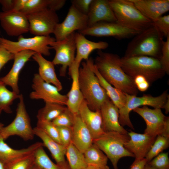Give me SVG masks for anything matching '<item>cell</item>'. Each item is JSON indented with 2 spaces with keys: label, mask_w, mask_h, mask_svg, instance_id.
Returning <instances> with one entry per match:
<instances>
[{
  "label": "cell",
  "mask_w": 169,
  "mask_h": 169,
  "mask_svg": "<svg viewBox=\"0 0 169 169\" xmlns=\"http://www.w3.org/2000/svg\"><path fill=\"white\" fill-rule=\"evenodd\" d=\"M83 169H110L107 165L105 166L88 165Z\"/></svg>",
  "instance_id": "816d5d0a"
},
{
  "label": "cell",
  "mask_w": 169,
  "mask_h": 169,
  "mask_svg": "<svg viewBox=\"0 0 169 169\" xmlns=\"http://www.w3.org/2000/svg\"><path fill=\"white\" fill-rule=\"evenodd\" d=\"M147 163L156 169H169L168 153L162 152Z\"/></svg>",
  "instance_id": "ab89813d"
},
{
  "label": "cell",
  "mask_w": 169,
  "mask_h": 169,
  "mask_svg": "<svg viewBox=\"0 0 169 169\" xmlns=\"http://www.w3.org/2000/svg\"><path fill=\"white\" fill-rule=\"evenodd\" d=\"M110 5L116 22L140 33L152 25V22L144 16L130 0H110Z\"/></svg>",
  "instance_id": "5b68a950"
},
{
  "label": "cell",
  "mask_w": 169,
  "mask_h": 169,
  "mask_svg": "<svg viewBox=\"0 0 169 169\" xmlns=\"http://www.w3.org/2000/svg\"><path fill=\"white\" fill-rule=\"evenodd\" d=\"M147 162L145 158L134 164H132L130 169H143Z\"/></svg>",
  "instance_id": "681fc988"
},
{
  "label": "cell",
  "mask_w": 169,
  "mask_h": 169,
  "mask_svg": "<svg viewBox=\"0 0 169 169\" xmlns=\"http://www.w3.org/2000/svg\"><path fill=\"white\" fill-rule=\"evenodd\" d=\"M152 22L169 10V0H130Z\"/></svg>",
  "instance_id": "7402d4cb"
},
{
  "label": "cell",
  "mask_w": 169,
  "mask_h": 169,
  "mask_svg": "<svg viewBox=\"0 0 169 169\" xmlns=\"http://www.w3.org/2000/svg\"><path fill=\"white\" fill-rule=\"evenodd\" d=\"M87 16L88 27L101 22H116L108 0H93Z\"/></svg>",
  "instance_id": "44dd1931"
},
{
  "label": "cell",
  "mask_w": 169,
  "mask_h": 169,
  "mask_svg": "<svg viewBox=\"0 0 169 169\" xmlns=\"http://www.w3.org/2000/svg\"><path fill=\"white\" fill-rule=\"evenodd\" d=\"M28 0H14L13 9L11 11L20 12L24 7Z\"/></svg>",
  "instance_id": "c3c4849f"
},
{
  "label": "cell",
  "mask_w": 169,
  "mask_h": 169,
  "mask_svg": "<svg viewBox=\"0 0 169 169\" xmlns=\"http://www.w3.org/2000/svg\"><path fill=\"white\" fill-rule=\"evenodd\" d=\"M19 99L15 118L9 125L0 129V138L4 140L11 136H17L27 141L33 140L35 136L22 94Z\"/></svg>",
  "instance_id": "52a82bcc"
},
{
  "label": "cell",
  "mask_w": 169,
  "mask_h": 169,
  "mask_svg": "<svg viewBox=\"0 0 169 169\" xmlns=\"http://www.w3.org/2000/svg\"><path fill=\"white\" fill-rule=\"evenodd\" d=\"M169 146V138L161 135L157 136L145 158L147 162L168 148Z\"/></svg>",
  "instance_id": "e575fe53"
},
{
  "label": "cell",
  "mask_w": 169,
  "mask_h": 169,
  "mask_svg": "<svg viewBox=\"0 0 169 169\" xmlns=\"http://www.w3.org/2000/svg\"><path fill=\"white\" fill-rule=\"evenodd\" d=\"M161 64L167 74H169V36L163 41L161 49V57L159 59Z\"/></svg>",
  "instance_id": "60d3db41"
},
{
  "label": "cell",
  "mask_w": 169,
  "mask_h": 169,
  "mask_svg": "<svg viewBox=\"0 0 169 169\" xmlns=\"http://www.w3.org/2000/svg\"><path fill=\"white\" fill-rule=\"evenodd\" d=\"M161 135L169 138V117L166 116L163 130Z\"/></svg>",
  "instance_id": "f907efd6"
},
{
  "label": "cell",
  "mask_w": 169,
  "mask_h": 169,
  "mask_svg": "<svg viewBox=\"0 0 169 169\" xmlns=\"http://www.w3.org/2000/svg\"><path fill=\"white\" fill-rule=\"evenodd\" d=\"M100 110L102 118V128L105 132L114 131L128 134V131L119 121V109L109 99L101 106Z\"/></svg>",
  "instance_id": "d6986e66"
},
{
  "label": "cell",
  "mask_w": 169,
  "mask_h": 169,
  "mask_svg": "<svg viewBox=\"0 0 169 169\" xmlns=\"http://www.w3.org/2000/svg\"><path fill=\"white\" fill-rule=\"evenodd\" d=\"M26 16L29 23V32L35 36H49L53 33L59 22L56 11L49 8Z\"/></svg>",
  "instance_id": "8fae6325"
},
{
  "label": "cell",
  "mask_w": 169,
  "mask_h": 169,
  "mask_svg": "<svg viewBox=\"0 0 169 169\" xmlns=\"http://www.w3.org/2000/svg\"><path fill=\"white\" fill-rule=\"evenodd\" d=\"M126 95L125 105L119 110V121L122 126H127L132 129H134V127L129 116L130 113L132 110L141 106L148 105L154 108H163L169 97L167 90L156 97L150 95H144L142 96L137 97L126 93Z\"/></svg>",
  "instance_id": "ba28073f"
},
{
  "label": "cell",
  "mask_w": 169,
  "mask_h": 169,
  "mask_svg": "<svg viewBox=\"0 0 169 169\" xmlns=\"http://www.w3.org/2000/svg\"><path fill=\"white\" fill-rule=\"evenodd\" d=\"M78 32L84 36L112 37L119 40L128 38L139 33L116 22H98Z\"/></svg>",
  "instance_id": "4fadbf2b"
},
{
  "label": "cell",
  "mask_w": 169,
  "mask_h": 169,
  "mask_svg": "<svg viewBox=\"0 0 169 169\" xmlns=\"http://www.w3.org/2000/svg\"><path fill=\"white\" fill-rule=\"evenodd\" d=\"M163 37L152 25L134 36L128 44L123 57L144 56L159 59Z\"/></svg>",
  "instance_id": "7a4b0ae2"
},
{
  "label": "cell",
  "mask_w": 169,
  "mask_h": 169,
  "mask_svg": "<svg viewBox=\"0 0 169 169\" xmlns=\"http://www.w3.org/2000/svg\"><path fill=\"white\" fill-rule=\"evenodd\" d=\"M32 87L33 91L29 94L30 99L66 105L68 100L66 95L61 94L56 86L43 80L38 73L34 75Z\"/></svg>",
  "instance_id": "5bb4252c"
},
{
  "label": "cell",
  "mask_w": 169,
  "mask_h": 169,
  "mask_svg": "<svg viewBox=\"0 0 169 169\" xmlns=\"http://www.w3.org/2000/svg\"><path fill=\"white\" fill-rule=\"evenodd\" d=\"M34 154L4 165L5 169H30L35 163Z\"/></svg>",
  "instance_id": "74e56055"
},
{
  "label": "cell",
  "mask_w": 169,
  "mask_h": 169,
  "mask_svg": "<svg viewBox=\"0 0 169 169\" xmlns=\"http://www.w3.org/2000/svg\"><path fill=\"white\" fill-rule=\"evenodd\" d=\"M2 111H1V110H0V115L1 114V113H2Z\"/></svg>",
  "instance_id": "680465c9"
},
{
  "label": "cell",
  "mask_w": 169,
  "mask_h": 169,
  "mask_svg": "<svg viewBox=\"0 0 169 169\" xmlns=\"http://www.w3.org/2000/svg\"><path fill=\"white\" fill-rule=\"evenodd\" d=\"M80 63L74 60L69 68V74L72 79L71 88L66 96L67 107L74 114L79 113L80 106L84 99L79 83V71Z\"/></svg>",
  "instance_id": "603a6c76"
},
{
  "label": "cell",
  "mask_w": 169,
  "mask_h": 169,
  "mask_svg": "<svg viewBox=\"0 0 169 169\" xmlns=\"http://www.w3.org/2000/svg\"><path fill=\"white\" fill-rule=\"evenodd\" d=\"M133 80L137 89L141 91H146L149 87L150 83L142 75H137Z\"/></svg>",
  "instance_id": "bcb514c9"
},
{
  "label": "cell",
  "mask_w": 169,
  "mask_h": 169,
  "mask_svg": "<svg viewBox=\"0 0 169 169\" xmlns=\"http://www.w3.org/2000/svg\"><path fill=\"white\" fill-rule=\"evenodd\" d=\"M36 52L30 50H24L14 54V62L8 73L0 79L6 86H10L12 91L19 94L18 81L20 72L30 58Z\"/></svg>",
  "instance_id": "ac0fdd59"
},
{
  "label": "cell",
  "mask_w": 169,
  "mask_h": 169,
  "mask_svg": "<svg viewBox=\"0 0 169 169\" xmlns=\"http://www.w3.org/2000/svg\"><path fill=\"white\" fill-rule=\"evenodd\" d=\"M128 134L130 139L125 143L124 147L134 155L135 159L132 164H134L145 158L156 137L132 131L128 132Z\"/></svg>",
  "instance_id": "e0dca14e"
},
{
  "label": "cell",
  "mask_w": 169,
  "mask_h": 169,
  "mask_svg": "<svg viewBox=\"0 0 169 169\" xmlns=\"http://www.w3.org/2000/svg\"><path fill=\"white\" fill-rule=\"evenodd\" d=\"M32 57L38 65V74L40 77L45 82L56 86L59 91L61 90L62 85L57 76L54 65L52 62L46 59L42 54L38 53H36Z\"/></svg>",
  "instance_id": "4316f807"
},
{
  "label": "cell",
  "mask_w": 169,
  "mask_h": 169,
  "mask_svg": "<svg viewBox=\"0 0 169 169\" xmlns=\"http://www.w3.org/2000/svg\"><path fill=\"white\" fill-rule=\"evenodd\" d=\"M65 156L70 169H83L87 166L84 154L72 143L66 147Z\"/></svg>",
  "instance_id": "4dcf8cb0"
},
{
  "label": "cell",
  "mask_w": 169,
  "mask_h": 169,
  "mask_svg": "<svg viewBox=\"0 0 169 169\" xmlns=\"http://www.w3.org/2000/svg\"><path fill=\"white\" fill-rule=\"evenodd\" d=\"M75 32L70 34L64 39L55 41L50 46L55 51V55L52 62L54 65H62L59 69L61 76H65L66 70L69 68L74 61L76 50Z\"/></svg>",
  "instance_id": "30bf717a"
},
{
  "label": "cell",
  "mask_w": 169,
  "mask_h": 169,
  "mask_svg": "<svg viewBox=\"0 0 169 169\" xmlns=\"http://www.w3.org/2000/svg\"><path fill=\"white\" fill-rule=\"evenodd\" d=\"M154 26L163 36L167 38L169 36V15L162 16L152 22Z\"/></svg>",
  "instance_id": "b9f144b4"
},
{
  "label": "cell",
  "mask_w": 169,
  "mask_h": 169,
  "mask_svg": "<svg viewBox=\"0 0 169 169\" xmlns=\"http://www.w3.org/2000/svg\"><path fill=\"white\" fill-rule=\"evenodd\" d=\"M0 33H1V32H0Z\"/></svg>",
  "instance_id": "91938a15"
},
{
  "label": "cell",
  "mask_w": 169,
  "mask_h": 169,
  "mask_svg": "<svg viewBox=\"0 0 169 169\" xmlns=\"http://www.w3.org/2000/svg\"><path fill=\"white\" fill-rule=\"evenodd\" d=\"M0 23L3 29L10 36H19L29 32L27 16L21 12H0Z\"/></svg>",
  "instance_id": "9a60e30c"
},
{
  "label": "cell",
  "mask_w": 169,
  "mask_h": 169,
  "mask_svg": "<svg viewBox=\"0 0 169 169\" xmlns=\"http://www.w3.org/2000/svg\"><path fill=\"white\" fill-rule=\"evenodd\" d=\"M36 127L43 131L54 140L62 144L58 128L51 121L38 120Z\"/></svg>",
  "instance_id": "8d00e7d4"
},
{
  "label": "cell",
  "mask_w": 169,
  "mask_h": 169,
  "mask_svg": "<svg viewBox=\"0 0 169 169\" xmlns=\"http://www.w3.org/2000/svg\"><path fill=\"white\" fill-rule=\"evenodd\" d=\"M94 63L101 75L108 83L125 93L136 96L138 90L134 80L123 70L119 55L99 50Z\"/></svg>",
  "instance_id": "6da1fadb"
},
{
  "label": "cell",
  "mask_w": 169,
  "mask_h": 169,
  "mask_svg": "<svg viewBox=\"0 0 169 169\" xmlns=\"http://www.w3.org/2000/svg\"><path fill=\"white\" fill-rule=\"evenodd\" d=\"M20 95L8 90L0 79V110L8 114L12 113L11 106L15 100L19 99Z\"/></svg>",
  "instance_id": "836d02e7"
},
{
  "label": "cell",
  "mask_w": 169,
  "mask_h": 169,
  "mask_svg": "<svg viewBox=\"0 0 169 169\" xmlns=\"http://www.w3.org/2000/svg\"><path fill=\"white\" fill-rule=\"evenodd\" d=\"M87 60L91 69L97 77L100 85L105 91L110 100L119 110L121 109L126 102V93L108 83L99 73L94 64L93 59L90 58Z\"/></svg>",
  "instance_id": "83f0119b"
},
{
  "label": "cell",
  "mask_w": 169,
  "mask_h": 169,
  "mask_svg": "<svg viewBox=\"0 0 169 169\" xmlns=\"http://www.w3.org/2000/svg\"><path fill=\"white\" fill-rule=\"evenodd\" d=\"M74 115L67 107L62 113L51 122L57 127H72L74 123Z\"/></svg>",
  "instance_id": "f35d334b"
},
{
  "label": "cell",
  "mask_w": 169,
  "mask_h": 169,
  "mask_svg": "<svg viewBox=\"0 0 169 169\" xmlns=\"http://www.w3.org/2000/svg\"><path fill=\"white\" fill-rule=\"evenodd\" d=\"M59 134L61 142L66 147L72 143V127L66 126L57 127Z\"/></svg>",
  "instance_id": "7bdbcfd3"
},
{
  "label": "cell",
  "mask_w": 169,
  "mask_h": 169,
  "mask_svg": "<svg viewBox=\"0 0 169 169\" xmlns=\"http://www.w3.org/2000/svg\"><path fill=\"white\" fill-rule=\"evenodd\" d=\"M130 139L128 134L108 132L94 140L93 143L97 146L110 159L114 169H119L117 164L120 159L125 157H134V155L124 147L125 144Z\"/></svg>",
  "instance_id": "8992f818"
},
{
  "label": "cell",
  "mask_w": 169,
  "mask_h": 169,
  "mask_svg": "<svg viewBox=\"0 0 169 169\" xmlns=\"http://www.w3.org/2000/svg\"><path fill=\"white\" fill-rule=\"evenodd\" d=\"M133 110L141 116L146 123L144 133L155 137L161 135L166 116L163 113L161 109H151L147 106H144Z\"/></svg>",
  "instance_id": "2e32d148"
},
{
  "label": "cell",
  "mask_w": 169,
  "mask_h": 169,
  "mask_svg": "<svg viewBox=\"0 0 169 169\" xmlns=\"http://www.w3.org/2000/svg\"><path fill=\"white\" fill-rule=\"evenodd\" d=\"M72 130V143L81 152L84 151L93 143L91 134L79 113L75 115Z\"/></svg>",
  "instance_id": "cb8c5ba5"
},
{
  "label": "cell",
  "mask_w": 169,
  "mask_h": 169,
  "mask_svg": "<svg viewBox=\"0 0 169 169\" xmlns=\"http://www.w3.org/2000/svg\"><path fill=\"white\" fill-rule=\"evenodd\" d=\"M121 67L133 79L138 75L144 76L150 84L162 78L166 74L159 59L147 56L121 58Z\"/></svg>",
  "instance_id": "277c9868"
},
{
  "label": "cell",
  "mask_w": 169,
  "mask_h": 169,
  "mask_svg": "<svg viewBox=\"0 0 169 169\" xmlns=\"http://www.w3.org/2000/svg\"><path fill=\"white\" fill-rule=\"evenodd\" d=\"M143 169H156L149 165L147 163L146 164Z\"/></svg>",
  "instance_id": "11a10c76"
},
{
  "label": "cell",
  "mask_w": 169,
  "mask_h": 169,
  "mask_svg": "<svg viewBox=\"0 0 169 169\" xmlns=\"http://www.w3.org/2000/svg\"><path fill=\"white\" fill-rule=\"evenodd\" d=\"M45 105L38 111L36 117L38 120L52 121L67 108L58 103L45 102Z\"/></svg>",
  "instance_id": "f546056e"
},
{
  "label": "cell",
  "mask_w": 169,
  "mask_h": 169,
  "mask_svg": "<svg viewBox=\"0 0 169 169\" xmlns=\"http://www.w3.org/2000/svg\"><path fill=\"white\" fill-rule=\"evenodd\" d=\"M83 154L87 165H107L108 161L107 156L97 146L93 143Z\"/></svg>",
  "instance_id": "d6a6232c"
},
{
  "label": "cell",
  "mask_w": 169,
  "mask_h": 169,
  "mask_svg": "<svg viewBox=\"0 0 169 169\" xmlns=\"http://www.w3.org/2000/svg\"><path fill=\"white\" fill-rule=\"evenodd\" d=\"M56 41L55 38L49 36H35L25 38L22 35L18 36V41H13L0 37V43L9 52L14 54L24 50H30L45 56H49V45Z\"/></svg>",
  "instance_id": "9c48e42d"
},
{
  "label": "cell",
  "mask_w": 169,
  "mask_h": 169,
  "mask_svg": "<svg viewBox=\"0 0 169 169\" xmlns=\"http://www.w3.org/2000/svg\"><path fill=\"white\" fill-rule=\"evenodd\" d=\"M88 27L87 15L79 12L71 5L64 20L57 24L53 33L56 41H59L75 31H80Z\"/></svg>",
  "instance_id": "7c38bea8"
},
{
  "label": "cell",
  "mask_w": 169,
  "mask_h": 169,
  "mask_svg": "<svg viewBox=\"0 0 169 169\" xmlns=\"http://www.w3.org/2000/svg\"><path fill=\"white\" fill-rule=\"evenodd\" d=\"M75 40L76 54L74 61L80 63L83 59L87 60L94 50L105 49L109 46L108 43L105 41L95 42L89 40L79 32L75 33Z\"/></svg>",
  "instance_id": "484cf974"
},
{
  "label": "cell",
  "mask_w": 169,
  "mask_h": 169,
  "mask_svg": "<svg viewBox=\"0 0 169 169\" xmlns=\"http://www.w3.org/2000/svg\"><path fill=\"white\" fill-rule=\"evenodd\" d=\"M33 129L35 135L42 140L43 146L49 150L56 163L60 164L65 162L67 161L65 158L66 147L54 140L36 126Z\"/></svg>",
  "instance_id": "f1b7e54d"
},
{
  "label": "cell",
  "mask_w": 169,
  "mask_h": 169,
  "mask_svg": "<svg viewBox=\"0 0 169 169\" xmlns=\"http://www.w3.org/2000/svg\"><path fill=\"white\" fill-rule=\"evenodd\" d=\"M93 0H72V5L81 13L87 15Z\"/></svg>",
  "instance_id": "ee69618b"
},
{
  "label": "cell",
  "mask_w": 169,
  "mask_h": 169,
  "mask_svg": "<svg viewBox=\"0 0 169 169\" xmlns=\"http://www.w3.org/2000/svg\"><path fill=\"white\" fill-rule=\"evenodd\" d=\"M14 2V0H0L3 12L7 13L12 11Z\"/></svg>",
  "instance_id": "7dc6e473"
},
{
  "label": "cell",
  "mask_w": 169,
  "mask_h": 169,
  "mask_svg": "<svg viewBox=\"0 0 169 169\" xmlns=\"http://www.w3.org/2000/svg\"><path fill=\"white\" fill-rule=\"evenodd\" d=\"M43 146L39 147L34 153L36 163L44 169H70L67 161L60 164L54 163L48 156Z\"/></svg>",
  "instance_id": "1f68e13d"
},
{
  "label": "cell",
  "mask_w": 169,
  "mask_h": 169,
  "mask_svg": "<svg viewBox=\"0 0 169 169\" xmlns=\"http://www.w3.org/2000/svg\"><path fill=\"white\" fill-rule=\"evenodd\" d=\"M30 169H44L39 165L35 163Z\"/></svg>",
  "instance_id": "db71d44e"
},
{
  "label": "cell",
  "mask_w": 169,
  "mask_h": 169,
  "mask_svg": "<svg viewBox=\"0 0 169 169\" xmlns=\"http://www.w3.org/2000/svg\"><path fill=\"white\" fill-rule=\"evenodd\" d=\"M53 0H28L20 12L27 15L46 8L51 10Z\"/></svg>",
  "instance_id": "d590c367"
},
{
  "label": "cell",
  "mask_w": 169,
  "mask_h": 169,
  "mask_svg": "<svg viewBox=\"0 0 169 169\" xmlns=\"http://www.w3.org/2000/svg\"><path fill=\"white\" fill-rule=\"evenodd\" d=\"M0 169H5L3 164L0 161Z\"/></svg>",
  "instance_id": "9f6ffc18"
},
{
  "label": "cell",
  "mask_w": 169,
  "mask_h": 169,
  "mask_svg": "<svg viewBox=\"0 0 169 169\" xmlns=\"http://www.w3.org/2000/svg\"><path fill=\"white\" fill-rule=\"evenodd\" d=\"M78 113L90 132L94 140L105 133L102 126V118L100 110H91L84 99L80 106Z\"/></svg>",
  "instance_id": "ffe728a7"
},
{
  "label": "cell",
  "mask_w": 169,
  "mask_h": 169,
  "mask_svg": "<svg viewBox=\"0 0 169 169\" xmlns=\"http://www.w3.org/2000/svg\"><path fill=\"white\" fill-rule=\"evenodd\" d=\"M79 71V83L84 99L91 110H100L110 99L91 69L88 60L83 62Z\"/></svg>",
  "instance_id": "3957f363"
},
{
  "label": "cell",
  "mask_w": 169,
  "mask_h": 169,
  "mask_svg": "<svg viewBox=\"0 0 169 169\" xmlns=\"http://www.w3.org/2000/svg\"><path fill=\"white\" fill-rule=\"evenodd\" d=\"M163 108L165 109L166 114L168 113L169 112V97L168 98Z\"/></svg>",
  "instance_id": "f5cc1de1"
},
{
  "label": "cell",
  "mask_w": 169,
  "mask_h": 169,
  "mask_svg": "<svg viewBox=\"0 0 169 169\" xmlns=\"http://www.w3.org/2000/svg\"><path fill=\"white\" fill-rule=\"evenodd\" d=\"M43 146L42 142H37L28 147L15 149L9 146L0 138V161L4 165L12 162L34 153L39 147Z\"/></svg>",
  "instance_id": "d4e9b609"
},
{
  "label": "cell",
  "mask_w": 169,
  "mask_h": 169,
  "mask_svg": "<svg viewBox=\"0 0 169 169\" xmlns=\"http://www.w3.org/2000/svg\"><path fill=\"white\" fill-rule=\"evenodd\" d=\"M14 56L0 43V71L8 62L13 59Z\"/></svg>",
  "instance_id": "f6af8a7d"
},
{
  "label": "cell",
  "mask_w": 169,
  "mask_h": 169,
  "mask_svg": "<svg viewBox=\"0 0 169 169\" xmlns=\"http://www.w3.org/2000/svg\"><path fill=\"white\" fill-rule=\"evenodd\" d=\"M4 126V124L0 122V129Z\"/></svg>",
  "instance_id": "6f0895ef"
}]
</instances>
